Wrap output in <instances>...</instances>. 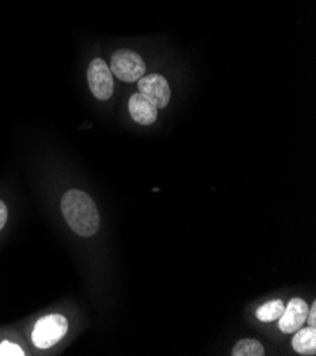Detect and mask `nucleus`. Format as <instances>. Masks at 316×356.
<instances>
[{
	"mask_svg": "<svg viewBox=\"0 0 316 356\" xmlns=\"http://www.w3.org/2000/svg\"><path fill=\"white\" fill-rule=\"evenodd\" d=\"M61 211L67 225L81 237H92L99 230V213L94 200L78 189L63 196Z\"/></svg>",
	"mask_w": 316,
	"mask_h": 356,
	"instance_id": "1",
	"label": "nucleus"
},
{
	"mask_svg": "<svg viewBox=\"0 0 316 356\" xmlns=\"http://www.w3.org/2000/svg\"><path fill=\"white\" fill-rule=\"evenodd\" d=\"M68 332V321L61 314L40 318L31 332V341L39 349H49L60 342Z\"/></svg>",
	"mask_w": 316,
	"mask_h": 356,
	"instance_id": "2",
	"label": "nucleus"
},
{
	"mask_svg": "<svg viewBox=\"0 0 316 356\" xmlns=\"http://www.w3.org/2000/svg\"><path fill=\"white\" fill-rule=\"evenodd\" d=\"M111 73L125 83H133L145 76L147 65L138 53L129 49H119L114 53L110 65Z\"/></svg>",
	"mask_w": 316,
	"mask_h": 356,
	"instance_id": "3",
	"label": "nucleus"
},
{
	"mask_svg": "<svg viewBox=\"0 0 316 356\" xmlns=\"http://www.w3.org/2000/svg\"><path fill=\"white\" fill-rule=\"evenodd\" d=\"M87 80L92 95L107 101L114 94V79L110 67L102 58H94L87 70Z\"/></svg>",
	"mask_w": 316,
	"mask_h": 356,
	"instance_id": "4",
	"label": "nucleus"
},
{
	"mask_svg": "<svg viewBox=\"0 0 316 356\" xmlns=\"http://www.w3.org/2000/svg\"><path fill=\"white\" fill-rule=\"evenodd\" d=\"M138 90L148 98L156 108L162 110L170 101V87L167 80L160 74H149L138 80Z\"/></svg>",
	"mask_w": 316,
	"mask_h": 356,
	"instance_id": "5",
	"label": "nucleus"
},
{
	"mask_svg": "<svg viewBox=\"0 0 316 356\" xmlns=\"http://www.w3.org/2000/svg\"><path fill=\"white\" fill-rule=\"evenodd\" d=\"M308 304L302 298H292L278 319V327L284 334H294L306 323Z\"/></svg>",
	"mask_w": 316,
	"mask_h": 356,
	"instance_id": "6",
	"label": "nucleus"
},
{
	"mask_svg": "<svg viewBox=\"0 0 316 356\" xmlns=\"http://www.w3.org/2000/svg\"><path fill=\"white\" fill-rule=\"evenodd\" d=\"M129 114L140 125H152L158 118V108L140 92L133 94L128 102Z\"/></svg>",
	"mask_w": 316,
	"mask_h": 356,
	"instance_id": "7",
	"label": "nucleus"
},
{
	"mask_svg": "<svg viewBox=\"0 0 316 356\" xmlns=\"http://www.w3.org/2000/svg\"><path fill=\"white\" fill-rule=\"evenodd\" d=\"M294 334V350H297L301 355H313L316 352V331L313 327L299 328Z\"/></svg>",
	"mask_w": 316,
	"mask_h": 356,
	"instance_id": "8",
	"label": "nucleus"
},
{
	"mask_svg": "<svg viewBox=\"0 0 316 356\" xmlns=\"http://www.w3.org/2000/svg\"><path fill=\"white\" fill-rule=\"evenodd\" d=\"M284 309H285V304L283 301L272 300V301H268L264 305H261L257 309L256 315L263 323H272V321H276V319H279V316L283 315Z\"/></svg>",
	"mask_w": 316,
	"mask_h": 356,
	"instance_id": "9",
	"label": "nucleus"
},
{
	"mask_svg": "<svg viewBox=\"0 0 316 356\" xmlns=\"http://www.w3.org/2000/svg\"><path fill=\"white\" fill-rule=\"evenodd\" d=\"M264 346L256 339H242L233 349V356H264Z\"/></svg>",
	"mask_w": 316,
	"mask_h": 356,
	"instance_id": "10",
	"label": "nucleus"
},
{
	"mask_svg": "<svg viewBox=\"0 0 316 356\" xmlns=\"http://www.w3.org/2000/svg\"><path fill=\"white\" fill-rule=\"evenodd\" d=\"M24 350L13 342L3 341L0 343V356H24Z\"/></svg>",
	"mask_w": 316,
	"mask_h": 356,
	"instance_id": "11",
	"label": "nucleus"
},
{
	"mask_svg": "<svg viewBox=\"0 0 316 356\" xmlns=\"http://www.w3.org/2000/svg\"><path fill=\"white\" fill-rule=\"evenodd\" d=\"M8 207L5 204L3 200H0V232L5 227L6 222H8Z\"/></svg>",
	"mask_w": 316,
	"mask_h": 356,
	"instance_id": "12",
	"label": "nucleus"
},
{
	"mask_svg": "<svg viewBox=\"0 0 316 356\" xmlns=\"http://www.w3.org/2000/svg\"><path fill=\"white\" fill-rule=\"evenodd\" d=\"M306 321L309 323V327L315 328V325H316V302H313V305L309 308Z\"/></svg>",
	"mask_w": 316,
	"mask_h": 356,
	"instance_id": "13",
	"label": "nucleus"
}]
</instances>
